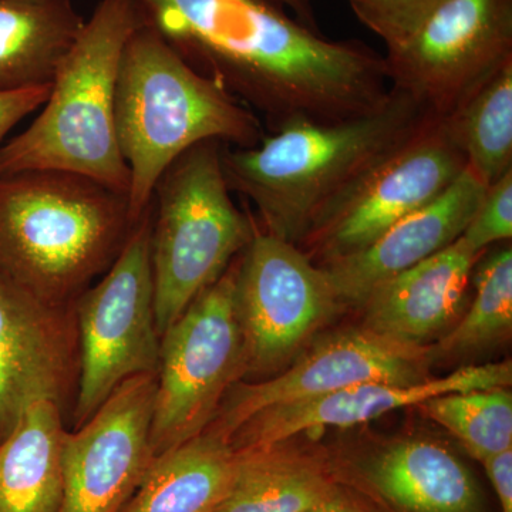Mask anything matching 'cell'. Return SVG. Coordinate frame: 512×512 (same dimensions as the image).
<instances>
[{
    "label": "cell",
    "mask_w": 512,
    "mask_h": 512,
    "mask_svg": "<svg viewBox=\"0 0 512 512\" xmlns=\"http://www.w3.org/2000/svg\"><path fill=\"white\" fill-rule=\"evenodd\" d=\"M185 62L220 84L269 133L365 116L390 96L384 57L330 40L271 0H134Z\"/></svg>",
    "instance_id": "cell-1"
},
{
    "label": "cell",
    "mask_w": 512,
    "mask_h": 512,
    "mask_svg": "<svg viewBox=\"0 0 512 512\" xmlns=\"http://www.w3.org/2000/svg\"><path fill=\"white\" fill-rule=\"evenodd\" d=\"M430 119L392 87L365 116L293 124L249 148L222 144V170L231 191L255 208L259 228L299 245L330 204Z\"/></svg>",
    "instance_id": "cell-2"
},
{
    "label": "cell",
    "mask_w": 512,
    "mask_h": 512,
    "mask_svg": "<svg viewBox=\"0 0 512 512\" xmlns=\"http://www.w3.org/2000/svg\"><path fill=\"white\" fill-rule=\"evenodd\" d=\"M116 130L130 173L127 198L134 222L151 207L158 181L185 151L205 141L249 148L265 136L255 113L198 73L144 20L121 57Z\"/></svg>",
    "instance_id": "cell-3"
},
{
    "label": "cell",
    "mask_w": 512,
    "mask_h": 512,
    "mask_svg": "<svg viewBox=\"0 0 512 512\" xmlns=\"http://www.w3.org/2000/svg\"><path fill=\"white\" fill-rule=\"evenodd\" d=\"M134 222L128 198L64 171L0 175V274L50 303H72L106 274Z\"/></svg>",
    "instance_id": "cell-4"
},
{
    "label": "cell",
    "mask_w": 512,
    "mask_h": 512,
    "mask_svg": "<svg viewBox=\"0 0 512 512\" xmlns=\"http://www.w3.org/2000/svg\"><path fill=\"white\" fill-rule=\"evenodd\" d=\"M141 23L134 0H100L57 67L39 116L0 147V175L64 171L127 195L116 90L121 57Z\"/></svg>",
    "instance_id": "cell-5"
},
{
    "label": "cell",
    "mask_w": 512,
    "mask_h": 512,
    "mask_svg": "<svg viewBox=\"0 0 512 512\" xmlns=\"http://www.w3.org/2000/svg\"><path fill=\"white\" fill-rule=\"evenodd\" d=\"M221 153L220 141L197 144L167 168L154 191L151 266L160 336L254 235V215L232 200Z\"/></svg>",
    "instance_id": "cell-6"
},
{
    "label": "cell",
    "mask_w": 512,
    "mask_h": 512,
    "mask_svg": "<svg viewBox=\"0 0 512 512\" xmlns=\"http://www.w3.org/2000/svg\"><path fill=\"white\" fill-rule=\"evenodd\" d=\"M239 255L160 336L150 433L156 457L207 429L228 390L244 380V339L235 311Z\"/></svg>",
    "instance_id": "cell-7"
},
{
    "label": "cell",
    "mask_w": 512,
    "mask_h": 512,
    "mask_svg": "<svg viewBox=\"0 0 512 512\" xmlns=\"http://www.w3.org/2000/svg\"><path fill=\"white\" fill-rule=\"evenodd\" d=\"M153 204L99 284L77 298L80 382L69 430L92 419L119 384L157 373L160 333L151 266Z\"/></svg>",
    "instance_id": "cell-8"
},
{
    "label": "cell",
    "mask_w": 512,
    "mask_h": 512,
    "mask_svg": "<svg viewBox=\"0 0 512 512\" xmlns=\"http://www.w3.org/2000/svg\"><path fill=\"white\" fill-rule=\"evenodd\" d=\"M466 168L446 124L433 117L330 204L298 247L318 265L355 254L440 197Z\"/></svg>",
    "instance_id": "cell-9"
},
{
    "label": "cell",
    "mask_w": 512,
    "mask_h": 512,
    "mask_svg": "<svg viewBox=\"0 0 512 512\" xmlns=\"http://www.w3.org/2000/svg\"><path fill=\"white\" fill-rule=\"evenodd\" d=\"M383 57L390 86L444 119L512 60V0H443Z\"/></svg>",
    "instance_id": "cell-10"
},
{
    "label": "cell",
    "mask_w": 512,
    "mask_h": 512,
    "mask_svg": "<svg viewBox=\"0 0 512 512\" xmlns=\"http://www.w3.org/2000/svg\"><path fill=\"white\" fill-rule=\"evenodd\" d=\"M342 305L322 266L255 222L235 282L245 377L269 375L285 365Z\"/></svg>",
    "instance_id": "cell-11"
},
{
    "label": "cell",
    "mask_w": 512,
    "mask_h": 512,
    "mask_svg": "<svg viewBox=\"0 0 512 512\" xmlns=\"http://www.w3.org/2000/svg\"><path fill=\"white\" fill-rule=\"evenodd\" d=\"M79 382L76 302L43 301L0 274V441L39 402L70 427Z\"/></svg>",
    "instance_id": "cell-12"
},
{
    "label": "cell",
    "mask_w": 512,
    "mask_h": 512,
    "mask_svg": "<svg viewBox=\"0 0 512 512\" xmlns=\"http://www.w3.org/2000/svg\"><path fill=\"white\" fill-rule=\"evenodd\" d=\"M430 355L426 346L397 342L366 328L335 333L278 376L256 382L239 380L225 394L205 430L228 440L241 424L271 407L363 383H419L430 377Z\"/></svg>",
    "instance_id": "cell-13"
},
{
    "label": "cell",
    "mask_w": 512,
    "mask_h": 512,
    "mask_svg": "<svg viewBox=\"0 0 512 512\" xmlns=\"http://www.w3.org/2000/svg\"><path fill=\"white\" fill-rule=\"evenodd\" d=\"M157 373L119 384L92 419L67 430L59 512H120L156 460L151 420Z\"/></svg>",
    "instance_id": "cell-14"
},
{
    "label": "cell",
    "mask_w": 512,
    "mask_h": 512,
    "mask_svg": "<svg viewBox=\"0 0 512 512\" xmlns=\"http://www.w3.org/2000/svg\"><path fill=\"white\" fill-rule=\"evenodd\" d=\"M512 366L508 362L466 366L444 377H429L419 383L372 382L340 392L271 407L256 413L229 436L235 451L274 446L293 437L325 427L357 426L404 407L417 406L433 397L470 390L510 387Z\"/></svg>",
    "instance_id": "cell-15"
},
{
    "label": "cell",
    "mask_w": 512,
    "mask_h": 512,
    "mask_svg": "<svg viewBox=\"0 0 512 512\" xmlns=\"http://www.w3.org/2000/svg\"><path fill=\"white\" fill-rule=\"evenodd\" d=\"M330 464L384 512H485L473 473L439 441L397 440Z\"/></svg>",
    "instance_id": "cell-16"
},
{
    "label": "cell",
    "mask_w": 512,
    "mask_h": 512,
    "mask_svg": "<svg viewBox=\"0 0 512 512\" xmlns=\"http://www.w3.org/2000/svg\"><path fill=\"white\" fill-rule=\"evenodd\" d=\"M485 188L466 168L440 197L397 221L366 248L320 265L340 302L362 305L375 286L450 247L463 235Z\"/></svg>",
    "instance_id": "cell-17"
},
{
    "label": "cell",
    "mask_w": 512,
    "mask_h": 512,
    "mask_svg": "<svg viewBox=\"0 0 512 512\" xmlns=\"http://www.w3.org/2000/svg\"><path fill=\"white\" fill-rule=\"evenodd\" d=\"M463 239L375 286L366 296L363 328L409 345L446 329L463 305L481 256Z\"/></svg>",
    "instance_id": "cell-18"
},
{
    "label": "cell",
    "mask_w": 512,
    "mask_h": 512,
    "mask_svg": "<svg viewBox=\"0 0 512 512\" xmlns=\"http://www.w3.org/2000/svg\"><path fill=\"white\" fill-rule=\"evenodd\" d=\"M235 453L231 487L212 512H306L339 484L329 458L288 446V441Z\"/></svg>",
    "instance_id": "cell-19"
},
{
    "label": "cell",
    "mask_w": 512,
    "mask_h": 512,
    "mask_svg": "<svg viewBox=\"0 0 512 512\" xmlns=\"http://www.w3.org/2000/svg\"><path fill=\"white\" fill-rule=\"evenodd\" d=\"M67 430L62 410L39 402L0 441V512H59Z\"/></svg>",
    "instance_id": "cell-20"
},
{
    "label": "cell",
    "mask_w": 512,
    "mask_h": 512,
    "mask_svg": "<svg viewBox=\"0 0 512 512\" xmlns=\"http://www.w3.org/2000/svg\"><path fill=\"white\" fill-rule=\"evenodd\" d=\"M235 464L229 441L204 430L158 456L120 512H212L228 494Z\"/></svg>",
    "instance_id": "cell-21"
},
{
    "label": "cell",
    "mask_w": 512,
    "mask_h": 512,
    "mask_svg": "<svg viewBox=\"0 0 512 512\" xmlns=\"http://www.w3.org/2000/svg\"><path fill=\"white\" fill-rule=\"evenodd\" d=\"M83 25L70 0H0V93L52 84Z\"/></svg>",
    "instance_id": "cell-22"
},
{
    "label": "cell",
    "mask_w": 512,
    "mask_h": 512,
    "mask_svg": "<svg viewBox=\"0 0 512 512\" xmlns=\"http://www.w3.org/2000/svg\"><path fill=\"white\" fill-rule=\"evenodd\" d=\"M463 151L467 170L488 187L512 170V60L440 119Z\"/></svg>",
    "instance_id": "cell-23"
},
{
    "label": "cell",
    "mask_w": 512,
    "mask_h": 512,
    "mask_svg": "<svg viewBox=\"0 0 512 512\" xmlns=\"http://www.w3.org/2000/svg\"><path fill=\"white\" fill-rule=\"evenodd\" d=\"M419 407L480 463L512 448V394L508 387L447 393Z\"/></svg>",
    "instance_id": "cell-24"
},
{
    "label": "cell",
    "mask_w": 512,
    "mask_h": 512,
    "mask_svg": "<svg viewBox=\"0 0 512 512\" xmlns=\"http://www.w3.org/2000/svg\"><path fill=\"white\" fill-rule=\"evenodd\" d=\"M476 271V296L456 328L441 340L440 352L464 353L481 349L507 336L512 328L511 247L481 256Z\"/></svg>",
    "instance_id": "cell-25"
},
{
    "label": "cell",
    "mask_w": 512,
    "mask_h": 512,
    "mask_svg": "<svg viewBox=\"0 0 512 512\" xmlns=\"http://www.w3.org/2000/svg\"><path fill=\"white\" fill-rule=\"evenodd\" d=\"M360 23L387 49L407 39L443 0H348Z\"/></svg>",
    "instance_id": "cell-26"
},
{
    "label": "cell",
    "mask_w": 512,
    "mask_h": 512,
    "mask_svg": "<svg viewBox=\"0 0 512 512\" xmlns=\"http://www.w3.org/2000/svg\"><path fill=\"white\" fill-rule=\"evenodd\" d=\"M512 237V170L485 188L473 218L464 229L461 239L467 247L484 254L497 242Z\"/></svg>",
    "instance_id": "cell-27"
},
{
    "label": "cell",
    "mask_w": 512,
    "mask_h": 512,
    "mask_svg": "<svg viewBox=\"0 0 512 512\" xmlns=\"http://www.w3.org/2000/svg\"><path fill=\"white\" fill-rule=\"evenodd\" d=\"M49 92L50 84L49 86L0 93V147L3 146V141L16 124H19L29 114L35 113L46 103Z\"/></svg>",
    "instance_id": "cell-28"
},
{
    "label": "cell",
    "mask_w": 512,
    "mask_h": 512,
    "mask_svg": "<svg viewBox=\"0 0 512 512\" xmlns=\"http://www.w3.org/2000/svg\"><path fill=\"white\" fill-rule=\"evenodd\" d=\"M493 485L501 512H512V448L481 461Z\"/></svg>",
    "instance_id": "cell-29"
},
{
    "label": "cell",
    "mask_w": 512,
    "mask_h": 512,
    "mask_svg": "<svg viewBox=\"0 0 512 512\" xmlns=\"http://www.w3.org/2000/svg\"><path fill=\"white\" fill-rule=\"evenodd\" d=\"M306 512H384L365 494L348 484L339 483L326 500Z\"/></svg>",
    "instance_id": "cell-30"
},
{
    "label": "cell",
    "mask_w": 512,
    "mask_h": 512,
    "mask_svg": "<svg viewBox=\"0 0 512 512\" xmlns=\"http://www.w3.org/2000/svg\"><path fill=\"white\" fill-rule=\"evenodd\" d=\"M271 2L281 6L282 9H291L295 19L308 26L309 29L319 32L311 0H271Z\"/></svg>",
    "instance_id": "cell-31"
}]
</instances>
